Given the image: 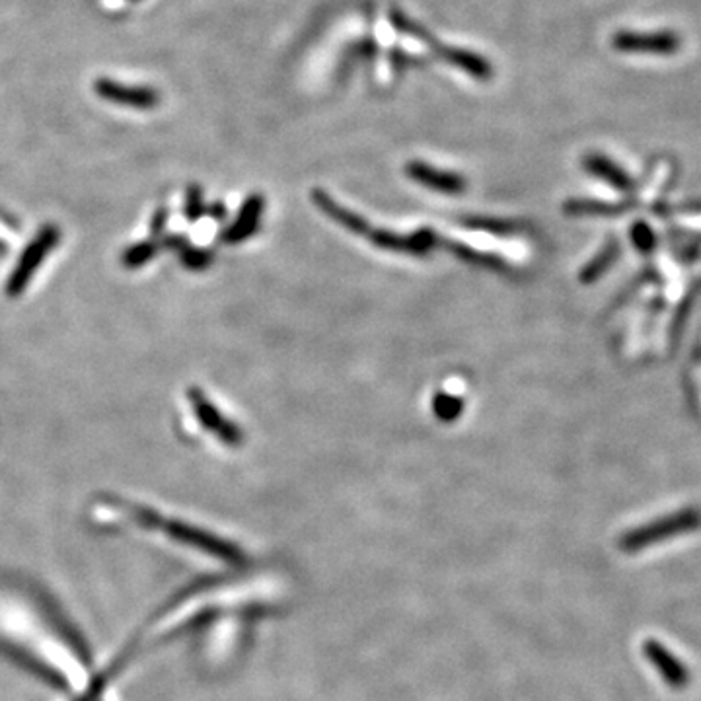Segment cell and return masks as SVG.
Masks as SVG:
<instances>
[{
  "instance_id": "ac0fdd59",
  "label": "cell",
  "mask_w": 701,
  "mask_h": 701,
  "mask_svg": "<svg viewBox=\"0 0 701 701\" xmlns=\"http://www.w3.org/2000/svg\"><path fill=\"white\" fill-rule=\"evenodd\" d=\"M460 223L467 228L493 234V236H512V234L519 232V225L509 223V220H499V218H467V220H460Z\"/></svg>"
},
{
  "instance_id": "30bf717a",
  "label": "cell",
  "mask_w": 701,
  "mask_h": 701,
  "mask_svg": "<svg viewBox=\"0 0 701 701\" xmlns=\"http://www.w3.org/2000/svg\"><path fill=\"white\" fill-rule=\"evenodd\" d=\"M310 197H312V203L316 205L318 211H322L327 218H331L336 225L349 230L351 234H355V236L364 238L366 234H368V230L373 228L361 215H356V213L351 211V208L339 205L327 191L316 188L310 193Z\"/></svg>"
},
{
  "instance_id": "44dd1931",
  "label": "cell",
  "mask_w": 701,
  "mask_h": 701,
  "mask_svg": "<svg viewBox=\"0 0 701 701\" xmlns=\"http://www.w3.org/2000/svg\"><path fill=\"white\" fill-rule=\"evenodd\" d=\"M205 215L203 191L199 186H191L186 193V218L189 223H197Z\"/></svg>"
},
{
  "instance_id": "3957f363",
  "label": "cell",
  "mask_w": 701,
  "mask_h": 701,
  "mask_svg": "<svg viewBox=\"0 0 701 701\" xmlns=\"http://www.w3.org/2000/svg\"><path fill=\"white\" fill-rule=\"evenodd\" d=\"M143 519L149 522L151 526L158 524L168 536L178 540V542L189 544V546H193L197 549L211 553V556L223 558L228 563H240L242 561V553H240L238 548H234L232 544L225 542V540H220V538H217L213 534L199 530V528L189 526V524H183V522H178V521H160L158 516L152 514V512L143 516Z\"/></svg>"
},
{
  "instance_id": "4fadbf2b",
  "label": "cell",
  "mask_w": 701,
  "mask_h": 701,
  "mask_svg": "<svg viewBox=\"0 0 701 701\" xmlns=\"http://www.w3.org/2000/svg\"><path fill=\"white\" fill-rule=\"evenodd\" d=\"M583 166L588 174H593V176L600 178L602 181L610 183L613 189L623 191V193H630L633 189L632 176L627 174L622 166H618L616 162H613V160H610L604 154H600V152L586 154L583 160Z\"/></svg>"
},
{
  "instance_id": "2e32d148",
  "label": "cell",
  "mask_w": 701,
  "mask_h": 701,
  "mask_svg": "<svg viewBox=\"0 0 701 701\" xmlns=\"http://www.w3.org/2000/svg\"><path fill=\"white\" fill-rule=\"evenodd\" d=\"M627 205L622 203H604L593 199H569L563 205V213L571 217H585V215H618L623 213Z\"/></svg>"
},
{
  "instance_id": "d6986e66",
  "label": "cell",
  "mask_w": 701,
  "mask_h": 701,
  "mask_svg": "<svg viewBox=\"0 0 701 701\" xmlns=\"http://www.w3.org/2000/svg\"><path fill=\"white\" fill-rule=\"evenodd\" d=\"M158 250H160L158 244H154V242H139V244L131 245L129 250L123 252L121 262H123V265L129 267V269L141 267L146 262H151L152 257L158 254Z\"/></svg>"
},
{
  "instance_id": "cb8c5ba5",
  "label": "cell",
  "mask_w": 701,
  "mask_h": 701,
  "mask_svg": "<svg viewBox=\"0 0 701 701\" xmlns=\"http://www.w3.org/2000/svg\"><path fill=\"white\" fill-rule=\"evenodd\" d=\"M166 223H168V211H166V207H160L152 217V225H151L152 236H162Z\"/></svg>"
},
{
  "instance_id": "d4e9b609",
  "label": "cell",
  "mask_w": 701,
  "mask_h": 701,
  "mask_svg": "<svg viewBox=\"0 0 701 701\" xmlns=\"http://www.w3.org/2000/svg\"><path fill=\"white\" fill-rule=\"evenodd\" d=\"M211 215L215 217V220H223L226 211H225V205L223 203H215V207L211 208Z\"/></svg>"
},
{
  "instance_id": "8992f818",
  "label": "cell",
  "mask_w": 701,
  "mask_h": 701,
  "mask_svg": "<svg viewBox=\"0 0 701 701\" xmlns=\"http://www.w3.org/2000/svg\"><path fill=\"white\" fill-rule=\"evenodd\" d=\"M189 401L193 405V411L197 415V420L211 433L225 442L228 447H240L244 442V433L236 423H232L230 420L220 413L215 403L208 400L205 393L199 388H191L189 390Z\"/></svg>"
},
{
  "instance_id": "603a6c76",
  "label": "cell",
  "mask_w": 701,
  "mask_h": 701,
  "mask_svg": "<svg viewBox=\"0 0 701 701\" xmlns=\"http://www.w3.org/2000/svg\"><path fill=\"white\" fill-rule=\"evenodd\" d=\"M632 240H633L637 250L650 252V248H653V245H655V234L647 225L639 223V225H635L632 228Z\"/></svg>"
},
{
  "instance_id": "7c38bea8",
  "label": "cell",
  "mask_w": 701,
  "mask_h": 701,
  "mask_svg": "<svg viewBox=\"0 0 701 701\" xmlns=\"http://www.w3.org/2000/svg\"><path fill=\"white\" fill-rule=\"evenodd\" d=\"M433 49H437L438 55L445 59L448 65L467 72V75L474 77L475 80L487 82V80L493 78V67H491L489 60L482 55L467 51V49H460V47H442L438 43Z\"/></svg>"
},
{
  "instance_id": "ba28073f",
  "label": "cell",
  "mask_w": 701,
  "mask_h": 701,
  "mask_svg": "<svg viewBox=\"0 0 701 701\" xmlns=\"http://www.w3.org/2000/svg\"><path fill=\"white\" fill-rule=\"evenodd\" d=\"M94 90L106 102L134 109H152L160 104V94L149 86H131L109 78H97L94 82Z\"/></svg>"
},
{
  "instance_id": "7a4b0ae2",
  "label": "cell",
  "mask_w": 701,
  "mask_h": 701,
  "mask_svg": "<svg viewBox=\"0 0 701 701\" xmlns=\"http://www.w3.org/2000/svg\"><path fill=\"white\" fill-rule=\"evenodd\" d=\"M59 236H60L59 228L53 225H47L38 232V236L28 244V248L20 255V260L16 267L12 269L6 282V294L10 299H16L23 291H26L32 277L38 273V269L43 263L45 257L53 252V248L59 242Z\"/></svg>"
},
{
  "instance_id": "8fae6325",
  "label": "cell",
  "mask_w": 701,
  "mask_h": 701,
  "mask_svg": "<svg viewBox=\"0 0 701 701\" xmlns=\"http://www.w3.org/2000/svg\"><path fill=\"white\" fill-rule=\"evenodd\" d=\"M263 207H265V201L260 193L250 195L248 199L244 201L236 220H234V223L223 232L220 240L225 244H240L244 240L252 238L257 232V228H260Z\"/></svg>"
},
{
  "instance_id": "5bb4252c",
  "label": "cell",
  "mask_w": 701,
  "mask_h": 701,
  "mask_svg": "<svg viewBox=\"0 0 701 701\" xmlns=\"http://www.w3.org/2000/svg\"><path fill=\"white\" fill-rule=\"evenodd\" d=\"M447 248L450 254L457 255L458 260H462V262H467V263L477 265V267H485V269H491V272H497V273L509 272V263L499 255L477 252V250L470 248V245L460 244V242H447Z\"/></svg>"
},
{
  "instance_id": "9c48e42d",
  "label": "cell",
  "mask_w": 701,
  "mask_h": 701,
  "mask_svg": "<svg viewBox=\"0 0 701 701\" xmlns=\"http://www.w3.org/2000/svg\"><path fill=\"white\" fill-rule=\"evenodd\" d=\"M405 174L415 183H420V186H425L427 189L442 195H460L466 191V180L460 174L435 168L427 162H421V160H411V162H408Z\"/></svg>"
},
{
  "instance_id": "e0dca14e",
  "label": "cell",
  "mask_w": 701,
  "mask_h": 701,
  "mask_svg": "<svg viewBox=\"0 0 701 701\" xmlns=\"http://www.w3.org/2000/svg\"><path fill=\"white\" fill-rule=\"evenodd\" d=\"M430 405H433L435 417L442 423H454L464 413V400L447 392L435 393Z\"/></svg>"
},
{
  "instance_id": "ffe728a7",
  "label": "cell",
  "mask_w": 701,
  "mask_h": 701,
  "mask_svg": "<svg viewBox=\"0 0 701 701\" xmlns=\"http://www.w3.org/2000/svg\"><path fill=\"white\" fill-rule=\"evenodd\" d=\"M180 255H181V262L189 269H207L213 262V252H208L205 248H193L189 244L183 245L180 250Z\"/></svg>"
},
{
  "instance_id": "5b68a950",
  "label": "cell",
  "mask_w": 701,
  "mask_h": 701,
  "mask_svg": "<svg viewBox=\"0 0 701 701\" xmlns=\"http://www.w3.org/2000/svg\"><path fill=\"white\" fill-rule=\"evenodd\" d=\"M612 45L620 53L639 55H674L680 51V38L674 32H618L612 38Z\"/></svg>"
},
{
  "instance_id": "9a60e30c",
  "label": "cell",
  "mask_w": 701,
  "mask_h": 701,
  "mask_svg": "<svg viewBox=\"0 0 701 701\" xmlns=\"http://www.w3.org/2000/svg\"><path fill=\"white\" fill-rule=\"evenodd\" d=\"M618 254H620V244L616 240H610L604 248H602L593 260H590L585 267L583 272L579 275L581 282H585V285H590V282H595L598 277L604 275L608 269L613 265V262L618 260Z\"/></svg>"
},
{
  "instance_id": "52a82bcc",
  "label": "cell",
  "mask_w": 701,
  "mask_h": 701,
  "mask_svg": "<svg viewBox=\"0 0 701 701\" xmlns=\"http://www.w3.org/2000/svg\"><path fill=\"white\" fill-rule=\"evenodd\" d=\"M643 653L647 660L653 664L657 669L659 676L664 680L670 690H686L692 682V672L686 664L676 657L672 650H669L662 643H659L657 639H649L643 645Z\"/></svg>"
},
{
  "instance_id": "6da1fadb",
  "label": "cell",
  "mask_w": 701,
  "mask_h": 701,
  "mask_svg": "<svg viewBox=\"0 0 701 701\" xmlns=\"http://www.w3.org/2000/svg\"><path fill=\"white\" fill-rule=\"evenodd\" d=\"M701 528V511L697 507H686L670 512L662 519L650 521L643 526L633 528L620 540V548L627 553H637L650 548L653 544L664 542L684 534H692Z\"/></svg>"
},
{
  "instance_id": "277c9868",
  "label": "cell",
  "mask_w": 701,
  "mask_h": 701,
  "mask_svg": "<svg viewBox=\"0 0 701 701\" xmlns=\"http://www.w3.org/2000/svg\"><path fill=\"white\" fill-rule=\"evenodd\" d=\"M368 242H373L376 248L396 254H408L423 257L437 248L440 242L435 230L430 228H420L411 234H398L383 228H371L364 236Z\"/></svg>"
},
{
  "instance_id": "7402d4cb",
  "label": "cell",
  "mask_w": 701,
  "mask_h": 701,
  "mask_svg": "<svg viewBox=\"0 0 701 701\" xmlns=\"http://www.w3.org/2000/svg\"><path fill=\"white\" fill-rule=\"evenodd\" d=\"M392 23H393V26H396V30H400L401 33H408V35H413V38H420V40H425V42L433 43V40L429 38V33H425L423 28H420L415 22L408 20L405 16L398 14V12H393V14H392Z\"/></svg>"
}]
</instances>
